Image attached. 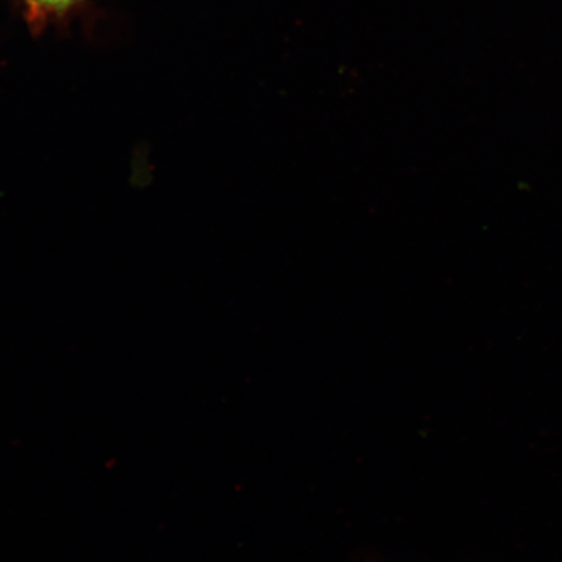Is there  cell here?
<instances>
[{"label": "cell", "instance_id": "6da1fadb", "mask_svg": "<svg viewBox=\"0 0 562 562\" xmlns=\"http://www.w3.org/2000/svg\"><path fill=\"white\" fill-rule=\"evenodd\" d=\"M75 0H27L33 11L56 12L66 10Z\"/></svg>", "mask_w": 562, "mask_h": 562}]
</instances>
